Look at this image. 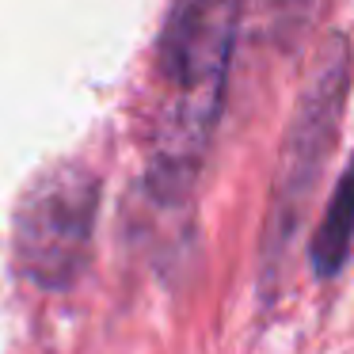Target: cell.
<instances>
[{
	"label": "cell",
	"instance_id": "6da1fadb",
	"mask_svg": "<svg viewBox=\"0 0 354 354\" xmlns=\"http://www.w3.org/2000/svg\"><path fill=\"white\" fill-rule=\"evenodd\" d=\"M244 0H176L164 19L156 77L160 115L153 126L149 179L160 194H179L194 179L221 115L225 77Z\"/></svg>",
	"mask_w": 354,
	"mask_h": 354
},
{
	"label": "cell",
	"instance_id": "7a4b0ae2",
	"mask_svg": "<svg viewBox=\"0 0 354 354\" xmlns=\"http://www.w3.org/2000/svg\"><path fill=\"white\" fill-rule=\"evenodd\" d=\"M100 183L84 168L69 164L27 191L16 225V252L27 278L46 290H62L84 270L92 248Z\"/></svg>",
	"mask_w": 354,
	"mask_h": 354
},
{
	"label": "cell",
	"instance_id": "3957f363",
	"mask_svg": "<svg viewBox=\"0 0 354 354\" xmlns=\"http://www.w3.org/2000/svg\"><path fill=\"white\" fill-rule=\"evenodd\" d=\"M354 240V164L343 176V183L335 187V198H331L328 214H324V225L316 229L313 240V263L320 274H335L343 267L346 252H351Z\"/></svg>",
	"mask_w": 354,
	"mask_h": 354
},
{
	"label": "cell",
	"instance_id": "277c9868",
	"mask_svg": "<svg viewBox=\"0 0 354 354\" xmlns=\"http://www.w3.org/2000/svg\"><path fill=\"white\" fill-rule=\"evenodd\" d=\"M308 8V0H278V16L282 19H301Z\"/></svg>",
	"mask_w": 354,
	"mask_h": 354
}]
</instances>
